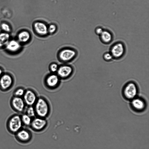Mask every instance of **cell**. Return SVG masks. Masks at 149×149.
<instances>
[{
	"mask_svg": "<svg viewBox=\"0 0 149 149\" xmlns=\"http://www.w3.org/2000/svg\"><path fill=\"white\" fill-rule=\"evenodd\" d=\"M22 121L23 125L30 126L32 120V118L26 113L21 116Z\"/></svg>",
	"mask_w": 149,
	"mask_h": 149,
	"instance_id": "obj_19",
	"label": "cell"
},
{
	"mask_svg": "<svg viewBox=\"0 0 149 149\" xmlns=\"http://www.w3.org/2000/svg\"><path fill=\"white\" fill-rule=\"evenodd\" d=\"M47 29L48 33L50 34H53L56 31L57 27L55 25L52 24L47 27Z\"/></svg>",
	"mask_w": 149,
	"mask_h": 149,
	"instance_id": "obj_23",
	"label": "cell"
},
{
	"mask_svg": "<svg viewBox=\"0 0 149 149\" xmlns=\"http://www.w3.org/2000/svg\"><path fill=\"white\" fill-rule=\"evenodd\" d=\"M15 134L16 139L21 143H27L30 141L31 137L30 132L25 129L22 128Z\"/></svg>",
	"mask_w": 149,
	"mask_h": 149,
	"instance_id": "obj_12",
	"label": "cell"
},
{
	"mask_svg": "<svg viewBox=\"0 0 149 149\" xmlns=\"http://www.w3.org/2000/svg\"><path fill=\"white\" fill-rule=\"evenodd\" d=\"M103 59L106 61H109L111 60L113 57L110 52L105 53L103 55Z\"/></svg>",
	"mask_w": 149,
	"mask_h": 149,
	"instance_id": "obj_24",
	"label": "cell"
},
{
	"mask_svg": "<svg viewBox=\"0 0 149 149\" xmlns=\"http://www.w3.org/2000/svg\"><path fill=\"white\" fill-rule=\"evenodd\" d=\"M125 50V47L123 43L120 42H117L111 46L110 52L113 58L118 59L123 56Z\"/></svg>",
	"mask_w": 149,
	"mask_h": 149,
	"instance_id": "obj_5",
	"label": "cell"
},
{
	"mask_svg": "<svg viewBox=\"0 0 149 149\" xmlns=\"http://www.w3.org/2000/svg\"><path fill=\"white\" fill-rule=\"evenodd\" d=\"M60 79L55 73L48 74L46 77L45 82L46 86L49 88L54 89L59 84Z\"/></svg>",
	"mask_w": 149,
	"mask_h": 149,
	"instance_id": "obj_8",
	"label": "cell"
},
{
	"mask_svg": "<svg viewBox=\"0 0 149 149\" xmlns=\"http://www.w3.org/2000/svg\"><path fill=\"white\" fill-rule=\"evenodd\" d=\"M104 29L101 27H96L95 30V32L96 34L100 36L102 32Z\"/></svg>",
	"mask_w": 149,
	"mask_h": 149,
	"instance_id": "obj_26",
	"label": "cell"
},
{
	"mask_svg": "<svg viewBox=\"0 0 149 149\" xmlns=\"http://www.w3.org/2000/svg\"><path fill=\"white\" fill-rule=\"evenodd\" d=\"M131 106L136 111H141L144 110L146 104L144 100L141 98L135 97L131 100Z\"/></svg>",
	"mask_w": 149,
	"mask_h": 149,
	"instance_id": "obj_13",
	"label": "cell"
},
{
	"mask_svg": "<svg viewBox=\"0 0 149 149\" xmlns=\"http://www.w3.org/2000/svg\"><path fill=\"white\" fill-rule=\"evenodd\" d=\"M14 83L13 76L8 72H4L0 77V89L6 91L9 90Z\"/></svg>",
	"mask_w": 149,
	"mask_h": 149,
	"instance_id": "obj_3",
	"label": "cell"
},
{
	"mask_svg": "<svg viewBox=\"0 0 149 149\" xmlns=\"http://www.w3.org/2000/svg\"><path fill=\"white\" fill-rule=\"evenodd\" d=\"M38 117L45 118L49 113L50 107L47 101L44 97H38L33 106Z\"/></svg>",
	"mask_w": 149,
	"mask_h": 149,
	"instance_id": "obj_1",
	"label": "cell"
},
{
	"mask_svg": "<svg viewBox=\"0 0 149 149\" xmlns=\"http://www.w3.org/2000/svg\"><path fill=\"white\" fill-rule=\"evenodd\" d=\"M10 36L8 33H0V47L6 45L9 41Z\"/></svg>",
	"mask_w": 149,
	"mask_h": 149,
	"instance_id": "obj_18",
	"label": "cell"
},
{
	"mask_svg": "<svg viewBox=\"0 0 149 149\" xmlns=\"http://www.w3.org/2000/svg\"><path fill=\"white\" fill-rule=\"evenodd\" d=\"M47 27L45 23L41 22H36L33 24L35 31L42 36L46 35L48 33Z\"/></svg>",
	"mask_w": 149,
	"mask_h": 149,
	"instance_id": "obj_14",
	"label": "cell"
},
{
	"mask_svg": "<svg viewBox=\"0 0 149 149\" xmlns=\"http://www.w3.org/2000/svg\"><path fill=\"white\" fill-rule=\"evenodd\" d=\"M22 124L21 116L15 114L8 119L7 123V127L10 133L15 134L22 128Z\"/></svg>",
	"mask_w": 149,
	"mask_h": 149,
	"instance_id": "obj_2",
	"label": "cell"
},
{
	"mask_svg": "<svg viewBox=\"0 0 149 149\" xmlns=\"http://www.w3.org/2000/svg\"><path fill=\"white\" fill-rule=\"evenodd\" d=\"M22 98L26 105L31 106L34 105L38 97L36 93L33 90L28 89L25 90Z\"/></svg>",
	"mask_w": 149,
	"mask_h": 149,
	"instance_id": "obj_10",
	"label": "cell"
},
{
	"mask_svg": "<svg viewBox=\"0 0 149 149\" xmlns=\"http://www.w3.org/2000/svg\"><path fill=\"white\" fill-rule=\"evenodd\" d=\"M76 55V52L70 49H65L61 50L59 53L60 60L63 62H68L73 59Z\"/></svg>",
	"mask_w": 149,
	"mask_h": 149,
	"instance_id": "obj_9",
	"label": "cell"
},
{
	"mask_svg": "<svg viewBox=\"0 0 149 149\" xmlns=\"http://www.w3.org/2000/svg\"><path fill=\"white\" fill-rule=\"evenodd\" d=\"M12 108L18 113H22L24 110L26 104L22 97L13 96L10 101Z\"/></svg>",
	"mask_w": 149,
	"mask_h": 149,
	"instance_id": "obj_6",
	"label": "cell"
},
{
	"mask_svg": "<svg viewBox=\"0 0 149 149\" xmlns=\"http://www.w3.org/2000/svg\"><path fill=\"white\" fill-rule=\"evenodd\" d=\"M19 41L22 43H26L29 41L31 37L29 32L27 31H23L20 32L18 35Z\"/></svg>",
	"mask_w": 149,
	"mask_h": 149,
	"instance_id": "obj_17",
	"label": "cell"
},
{
	"mask_svg": "<svg viewBox=\"0 0 149 149\" xmlns=\"http://www.w3.org/2000/svg\"><path fill=\"white\" fill-rule=\"evenodd\" d=\"M25 113L31 118L34 117L36 115L33 106H28L26 110Z\"/></svg>",
	"mask_w": 149,
	"mask_h": 149,
	"instance_id": "obj_20",
	"label": "cell"
},
{
	"mask_svg": "<svg viewBox=\"0 0 149 149\" xmlns=\"http://www.w3.org/2000/svg\"><path fill=\"white\" fill-rule=\"evenodd\" d=\"M6 49L11 52H15L19 50L21 47L20 43L15 40L9 41L6 45Z\"/></svg>",
	"mask_w": 149,
	"mask_h": 149,
	"instance_id": "obj_16",
	"label": "cell"
},
{
	"mask_svg": "<svg viewBox=\"0 0 149 149\" xmlns=\"http://www.w3.org/2000/svg\"><path fill=\"white\" fill-rule=\"evenodd\" d=\"M73 72V68L71 65L64 64L59 66L56 74L60 79H65L70 77Z\"/></svg>",
	"mask_w": 149,
	"mask_h": 149,
	"instance_id": "obj_7",
	"label": "cell"
},
{
	"mask_svg": "<svg viewBox=\"0 0 149 149\" xmlns=\"http://www.w3.org/2000/svg\"><path fill=\"white\" fill-rule=\"evenodd\" d=\"M1 28L3 30L6 32H9L10 31V29L9 25L5 23H3L1 24Z\"/></svg>",
	"mask_w": 149,
	"mask_h": 149,
	"instance_id": "obj_25",
	"label": "cell"
},
{
	"mask_svg": "<svg viewBox=\"0 0 149 149\" xmlns=\"http://www.w3.org/2000/svg\"><path fill=\"white\" fill-rule=\"evenodd\" d=\"M47 124V121L45 118L37 117L32 120L30 126L33 130L39 131L44 129Z\"/></svg>",
	"mask_w": 149,
	"mask_h": 149,
	"instance_id": "obj_11",
	"label": "cell"
},
{
	"mask_svg": "<svg viewBox=\"0 0 149 149\" xmlns=\"http://www.w3.org/2000/svg\"><path fill=\"white\" fill-rule=\"evenodd\" d=\"M26 90L22 87L17 88L13 92V96L22 97L24 94Z\"/></svg>",
	"mask_w": 149,
	"mask_h": 149,
	"instance_id": "obj_21",
	"label": "cell"
},
{
	"mask_svg": "<svg viewBox=\"0 0 149 149\" xmlns=\"http://www.w3.org/2000/svg\"><path fill=\"white\" fill-rule=\"evenodd\" d=\"M138 91L136 85L135 83L131 82L127 83L124 86L123 95L126 99L131 100L136 97Z\"/></svg>",
	"mask_w": 149,
	"mask_h": 149,
	"instance_id": "obj_4",
	"label": "cell"
},
{
	"mask_svg": "<svg viewBox=\"0 0 149 149\" xmlns=\"http://www.w3.org/2000/svg\"><path fill=\"white\" fill-rule=\"evenodd\" d=\"M59 66L56 63H51L49 66V69L51 72L52 73H56Z\"/></svg>",
	"mask_w": 149,
	"mask_h": 149,
	"instance_id": "obj_22",
	"label": "cell"
},
{
	"mask_svg": "<svg viewBox=\"0 0 149 149\" xmlns=\"http://www.w3.org/2000/svg\"><path fill=\"white\" fill-rule=\"evenodd\" d=\"M4 72V71L3 69L0 67V77Z\"/></svg>",
	"mask_w": 149,
	"mask_h": 149,
	"instance_id": "obj_27",
	"label": "cell"
},
{
	"mask_svg": "<svg viewBox=\"0 0 149 149\" xmlns=\"http://www.w3.org/2000/svg\"><path fill=\"white\" fill-rule=\"evenodd\" d=\"M99 36L101 41L102 43L106 44L110 43L113 39V36L111 33L107 30H104Z\"/></svg>",
	"mask_w": 149,
	"mask_h": 149,
	"instance_id": "obj_15",
	"label": "cell"
}]
</instances>
